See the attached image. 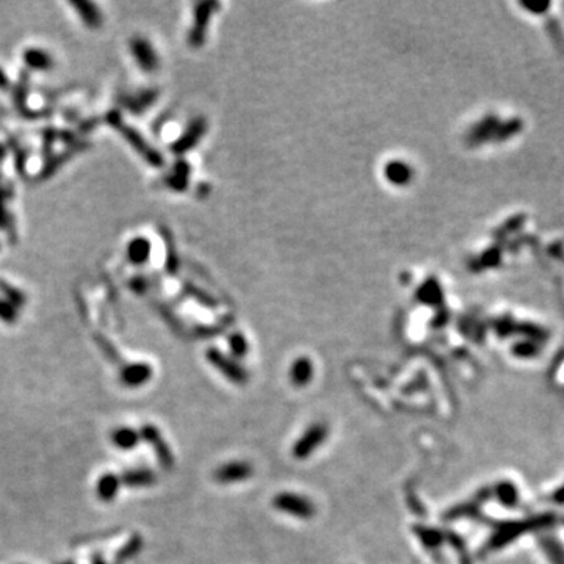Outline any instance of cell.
Wrapping results in <instances>:
<instances>
[{
  "mask_svg": "<svg viewBox=\"0 0 564 564\" xmlns=\"http://www.w3.org/2000/svg\"><path fill=\"white\" fill-rule=\"evenodd\" d=\"M554 522H555L554 514L534 516L525 521L503 522V523H500L497 528H495L491 539L488 541L486 549L499 550L501 549V547H506L508 544H511L512 541H516L517 538L522 536V534L536 532V530L539 528H547V527H550Z\"/></svg>",
  "mask_w": 564,
  "mask_h": 564,
  "instance_id": "obj_1",
  "label": "cell"
},
{
  "mask_svg": "<svg viewBox=\"0 0 564 564\" xmlns=\"http://www.w3.org/2000/svg\"><path fill=\"white\" fill-rule=\"evenodd\" d=\"M273 506L284 514L296 517V519H312L315 516V505L304 495L293 492H281L273 499Z\"/></svg>",
  "mask_w": 564,
  "mask_h": 564,
  "instance_id": "obj_2",
  "label": "cell"
},
{
  "mask_svg": "<svg viewBox=\"0 0 564 564\" xmlns=\"http://www.w3.org/2000/svg\"><path fill=\"white\" fill-rule=\"evenodd\" d=\"M329 435L328 426L324 424H312L309 428H307L303 436H301L298 441L295 442L293 446V457L296 459H306L309 458L311 455L317 452V448L322 446V443L326 441V437Z\"/></svg>",
  "mask_w": 564,
  "mask_h": 564,
  "instance_id": "obj_3",
  "label": "cell"
},
{
  "mask_svg": "<svg viewBox=\"0 0 564 564\" xmlns=\"http://www.w3.org/2000/svg\"><path fill=\"white\" fill-rule=\"evenodd\" d=\"M207 359H209V362L212 364V366L218 370V372L223 375L226 379L231 381V383L244 384L248 381L247 370H244L240 364L233 361V359L223 355L220 350L210 348L207 351Z\"/></svg>",
  "mask_w": 564,
  "mask_h": 564,
  "instance_id": "obj_4",
  "label": "cell"
},
{
  "mask_svg": "<svg viewBox=\"0 0 564 564\" xmlns=\"http://www.w3.org/2000/svg\"><path fill=\"white\" fill-rule=\"evenodd\" d=\"M140 437L154 447V452L157 455V459L165 470H171L174 466L173 453L168 447V443L163 441V437L154 425H145L140 431Z\"/></svg>",
  "mask_w": 564,
  "mask_h": 564,
  "instance_id": "obj_5",
  "label": "cell"
},
{
  "mask_svg": "<svg viewBox=\"0 0 564 564\" xmlns=\"http://www.w3.org/2000/svg\"><path fill=\"white\" fill-rule=\"evenodd\" d=\"M253 466L247 461H231L215 470V480L221 484H232L247 481L253 475Z\"/></svg>",
  "mask_w": 564,
  "mask_h": 564,
  "instance_id": "obj_6",
  "label": "cell"
},
{
  "mask_svg": "<svg viewBox=\"0 0 564 564\" xmlns=\"http://www.w3.org/2000/svg\"><path fill=\"white\" fill-rule=\"evenodd\" d=\"M500 119L495 115H486L481 121H478L467 134V141L472 146H480L488 141H494L497 135Z\"/></svg>",
  "mask_w": 564,
  "mask_h": 564,
  "instance_id": "obj_7",
  "label": "cell"
},
{
  "mask_svg": "<svg viewBox=\"0 0 564 564\" xmlns=\"http://www.w3.org/2000/svg\"><path fill=\"white\" fill-rule=\"evenodd\" d=\"M121 383L127 387H140L146 384L152 378V367L146 362H135L124 366L119 373Z\"/></svg>",
  "mask_w": 564,
  "mask_h": 564,
  "instance_id": "obj_8",
  "label": "cell"
},
{
  "mask_svg": "<svg viewBox=\"0 0 564 564\" xmlns=\"http://www.w3.org/2000/svg\"><path fill=\"white\" fill-rule=\"evenodd\" d=\"M384 178L392 185L404 187L414 178V169L411 165L404 160H390L384 165Z\"/></svg>",
  "mask_w": 564,
  "mask_h": 564,
  "instance_id": "obj_9",
  "label": "cell"
},
{
  "mask_svg": "<svg viewBox=\"0 0 564 564\" xmlns=\"http://www.w3.org/2000/svg\"><path fill=\"white\" fill-rule=\"evenodd\" d=\"M313 378V364L309 357H296L290 367V381L296 387H304Z\"/></svg>",
  "mask_w": 564,
  "mask_h": 564,
  "instance_id": "obj_10",
  "label": "cell"
},
{
  "mask_svg": "<svg viewBox=\"0 0 564 564\" xmlns=\"http://www.w3.org/2000/svg\"><path fill=\"white\" fill-rule=\"evenodd\" d=\"M417 300L420 301V303L428 304V306H441L443 301L441 284H439L435 278L425 281L417 290Z\"/></svg>",
  "mask_w": 564,
  "mask_h": 564,
  "instance_id": "obj_11",
  "label": "cell"
},
{
  "mask_svg": "<svg viewBox=\"0 0 564 564\" xmlns=\"http://www.w3.org/2000/svg\"><path fill=\"white\" fill-rule=\"evenodd\" d=\"M119 480L129 488H145L156 483L157 477L149 469H134L125 472L123 478H119Z\"/></svg>",
  "mask_w": 564,
  "mask_h": 564,
  "instance_id": "obj_12",
  "label": "cell"
},
{
  "mask_svg": "<svg viewBox=\"0 0 564 564\" xmlns=\"http://www.w3.org/2000/svg\"><path fill=\"white\" fill-rule=\"evenodd\" d=\"M121 480L115 474L102 475L96 484V494L102 501H112L118 495Z\"/></svg>",
  "mask_w": 564,
  "mask_h": 564,
  "instance_id": "obj_13",
  "label": "cell"
},
{
  "mask_svg": "<svg viewBox=\"0 0 564 564\" xmlns=\"http://www.w3.org/2000/svg\"><path fill=\"white\" fill-rule=\"evenodd\" d=\"M204 132H206V123H204V119H196V121L188 127L187 132L180 136L179 143L174 146V149H178V152L190 149L191 146H195L198 143V140L201 138Z\"/></svg>",
  "mask_w": 564,
  "mask_h": 564,
  "instance_id": "obj_14",
  "label": "cell"
},
{
  "mask_svg": "<svg viewBox=\"0 0 564 564\" xmlns=\"http://www.w3.org/2000/svg\"><path fill=\"white\" fill-rule=\"evenodd\" d=\"M494 494L501 505L506 508H514L519 503V492H517L516 484L511 481H500L494 489Z\"/></svg>",
  "mask_w": 564,
  "mask_h": 564,
  "instance_id": "obj_15",
  "label": "cell"
},
{
  "mask_svg": "<svg viewBox=\"0 0 564 564\" xmlns=\"http://www.w3.org/2000/svg\"><path fill=\"white\" fill-rule=\"evenodd\" d=\"M414 533L417 534V538L420 539V543L424 544L426 549L430 550H435L437 547H441L443 541H446V536H443L442 532H439L437 528H431V527H424V525H415L414 528Z\"/></svg>",
  "mask_w": 564,
  "mask_h": 564,
  "instance_id": "obj_16",
  "label": "cell"
},
{
  "mask_svg": "<svg viewBox=\"0 0 564 564\" xmlns=\"http://www.w3.org/2000/svg\"><path fill=\"white\" fill-rule=\"evenodd\" d=\"M213 3H202L198 7L196 11V22H195V30L191 32V39L195 44H201L204 39V33H206L207 22L210 18V13H212Z\"/></svg>",
  "mask_w": 564,
  "mask_h": 564,
  "instance_id": "obj_17",
  "label": "cell"
},
{
  "mask_svg": "<svg viewBox=\"0 0 564 564\" xmlns=\"http://www.w3.org/2000/svg\"><path fill=\"white\" fill-rule=\"evenodd\" d=\"M140 432L132 428H118L112 432V442L121 450L134 448L140 442Z\"/></svg>",
  "mask_w": 564,
  "mask_h": 564,
  "instance_id": "obj_18",
  "label": "cell"
},
{
  "mask_svg": "<svg viewBox=\"0 0 564 564\" xmlns=\"http://www.w3.org/2000/svg\"><path fill=\"white\" fill-rule=\"evenodd\" d=\"M541 547L552 564H564V549L558 541L554 538H543Z\"/></svg>",
  "mask_w": 564,
  "mask_h": 564,
  "instance_id": "obj_19",
  "label": "cell"
},
{
  "mask_svg": "<svg viewBox=\"0 0 564 564\" xmlns=\"http://www.w3.org/2000/svg\"><path fill=\"white\" fill-rule=\"evenodd\" d=\"M522 121L519 118H511L506 119V121H501L499 125L497 135H495L494 141H506L510 140L511 136L517 135L522 130Z\"/></svg>",
  "mask_w": 564,
  "mask_h": 564,
  "instance_id": "obj_20",
  "label": "cell"
},
{
  "mask_svg": "<svg viewBox=\"0 0 564 564\" xmlns=\"http://www.w3.org/2000/svg\"><path fill=\"white\" fill-rule=\"evenodd\" d=\"M227 344H229V350L233 355V357L242 359L247 356L248 353V342L244 339V335L242 333H233L227 339Z\"/></svg>",
  "mask_w": 564,
  "mask_h": 564,
  "instance_id": "obj_21",
  "label": "cell"
},
{
  "mask_svg": "<svg viewBox=\"0 0 564 564\" xmlns=\"http://www.w3.org/2000/svg\"><path fill=\"white\" fill-rule=\"evenodd\" d=\"M141 545H143V539H141V536H134L127 544L123 547L121 550H119V554L116 556V564H121L124 561L130 560L132 556H135L140 552Z\"/></svg>",
  "mask_w": 564,
  "mask_h": 564,
  "instance_id": "obj_22",
  "label": "cell"
},
{
  "mask_svg": "<svg viewBox=\"0 0 564 564\" xmlns=\"http://www.w3.org/2000/svg\"><path fill=\"white\" fill-rule=\"evenodd\" d=\"M512 355L517 357H533L538 355V345L533 340H522L512 346Z\"/></svg>",
  "mask_w": 564,
  "mask_h": 564,
  "instance_id": "obj_23",
  "label": "cell"
},
{
  "mask_svg": "<svg viewBox=\"0 0 564 564\" xmlns=\"http://www.w3.org/2000/svg\"><path fill=\"white\" fill-rule=\"evenodd\" d=\"M480 262H481L483 269H492V267L499 265V262H500V249H499V248L488 249L486 253H483V255L480 258Z\"/></svg>",
  "mask_w": 564,
  "mask_h": 564,
  "instance_id": "obj_24",
  "label": "cell"
},
{
  "mask_svg": "<svg viewBox=\"0 0 564 564\" xmlns=\"http://www.w3.org/2000/svg\"><path fill=\"white\" fill-rule=\"evenodd\" d=\"M521 5L523 8L532 11V13H534V14H543V13H545L547 10L550 8L549 2H543V3H530V2H527V3H521Z\"/></svg>",
  "mask_w": 564,
  "mask_h": 564,
  "instance_id": "obj_25",
  "label": "cell"
},
{
  "mask_svg": "<svg viewBox=\"0 0 564 564\" xmlns=\"http://www.w3.org/2000/svg\"><path fill=\"white\" fill-rule=\"evenodd\" d=\"M554 500L556 501V503H560V505L564 503V486L558 489V491L554 494Z\"/></svg>",
  "mask_w": 564,
  "mask_h": 564,
  "instance_id": "obj_26",
  "label": "cell"
},
{
  "mask_svg": "<svg viewBox=\"0 0 564 564\" xmlns=\"http://www.w3.org/2000/svg\"><path fill=\"white\" fill-rule=\"evenodd\" d=\"M93 564H107V563L104 561V558H102V556L94 555L93 556Z\"/></svg>",
  "mask_w": 564,
  "mask_h": 564,
  "instance_id": "obj_27",
  "label": "cell"
},
{
  "mask_svg": "<svg viewBox=\"0 0 564 564\" xmlns=\"http://www.w3.org/2000/svg\"><path fill=\"white\" fill-rule=\"evenodd\" d=\"M60 564H74V563H70V561H66V563H60Z\"/></svg>",
  "mask_w": 564,
  "mask_h": 564,
  "instance_id": "obj_28",
  "label": "cell"
}]
</instances>
